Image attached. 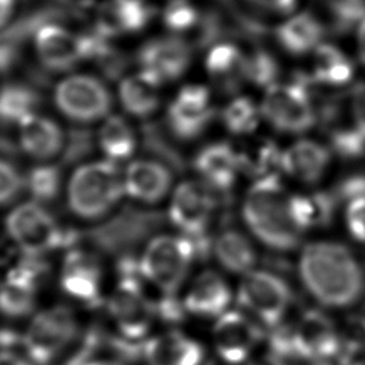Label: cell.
I'll return each mask as SVG.
<instances>
[{"label":"cell","mask_w":365,"mask_h":365,"mask_svg":"<svg viewBox=\"0 0 365 365\" xmlns=\"http://www.w3.org/2000/svg\"><path fill=\"white\" fill-rule=\"evenodd\" d=\"M97 141L104 158L113 163L130 160L137 150V135L133 127L117 114H110L103 120Z\"/></svg>","instance_id":"cell-32"},{"label":"cell","mask_w":365,"mask_h":365,"mask_svg":"<svg viewBox=\"0 0 365 365\" xmlns=\"http://www.w3.org/2000/svg\"><path fill=\"white\" fill-rule=\"evenodd\" d=\"M0 365H33L26 355H21L13 349H0Z\"/></svg>","instance_id":"cell-46"},{"label":"cell","mask_w":365,"mask_h":365,"mask_svg":"<svg viewBox=\"0 0 365 365\" xmlns=\"http://www.w3.org/2000/svg\"><path fill=\"white\" fill-rule=\"evenodd\" d=\"M345 222L349 234L359 242H365V197L346 202Z\"/></svg>","instance_id":"cell-41"},{"label":"cell","mask_w":365,"mask_h":365,"mask_svg":"<svg viewBox=\"0 0 365 365\" xmlns=\"http://www.w3.org/2000/svg\"><path fill=\"white\" fill-rule=\"evenodd\" d=\"M279 71V63L271 51L265 48H257L247 54L245 77L248 83L267 88L277 83Z\"/></svg>","instance_id":"cell-37"},{"label":"cell","mask_w":365,"mask_h":365,"mask_svg":"<svg viewBox=\"0 0 365 365\" xmlns=\"http://www.w3.org/2000/svg\"><path fill=\"white\" fill-rule=\"evenodd\" d=\"M24 187V178L9 161L0 158V205L11 202Z\"/></svg>","instance_id":"cell-40"},{"label":"cell","mask_w":365,"mask_h":365,"mask_svg":"<svg viewBox=\"0 0 365 365\" xmlns=\"http://www.w3.org/2000/svg\"><path fill=\"white\" fill-rule=\"evenodd\" d=\"M56 108L76 123L101 121L111 114L113 97L97 77L73 73L63 77L53 90Z\"/></svg>","instance_id":"cell-10"},{"label":"cell","mask_w":365,"mask_h":365,"mask_svg":"<svg viewBox=\"0 0 365 365\" xmlns=\"http://www.w3.org/2000/svg\"><path fill=\"white\" fill-rule=\"evenodd\" d=\"M356 50L359 61L365 66V19H362L356 27Z\"/></svg>","instance_id":"cell-47"},{"label":"cell","mask_w":365,"mask_h":365,"mask_svg":"<svg viewBox=\"0 0 365 365\" xmlns=\"http://www.w3.org/2000/svg\"><path fill=\"white\" fill-rule=\"evenodd\" d=\"M262 118L277 131L301 134L317 124L315 106L299 73L289 83L265 88L259 104Z\"/></svg>","instance_id":"cell-7"},{"label":"cell","mask_w":365,"mask_h":365,"mask_svg":"<svg viewBox=\"0 0 365 365\" xmlns=\"http://www.w3.org/2000/svg\"><path fill=\"white\" fill-rule=\"evenodd\" d=\"M297 269L304 289L324 308L348 311L365 301V258L341 241L308 242Z\"/></svg>","instance_id":"cell-1"},{"label":"cell","mask_w":365,"mask_h":365,"mask_svg":"<svg viewBox=\"0 0 365 365\" xmlns=\"http://www.w3.org/2000/svg\"><path fill=\"white\" fill-rule=\"evenodd\" d=\"M245 365H288L285 358L278 352L268 349L265 352L252 355V358Z\"/></svg>","instance_id":"cell-45"},{"label":"cell","mask_w":365,"mask_h":365,"mask_svg":"<svg viewBox=\"0 0 365 365\" xmlns=\"http://www.w3.org/2000/svg\"><path fill=\"white\" fill-rule=\"evenodd\" d=\"M351 365H365V356H362V358H358V359H354Z\"/></svg>","instance_id":"cell-50"},{"label":"cell","mask_w":365,"mask_h":365,"mask_svg":"<svg viewBox=\"0 0 365 365\" xmlns=\"http://www.w3.org/2000/svg\"><path fill=\"white\" fill-rule=\"evenodd\" d=\"M16 0H0V29L10 21Z\"/></svg>","instance_id":"cell-48"},{"label":"cell","mask_w":365,"mask_h":365,"mask_svg":"<svg viewBox=\"0 0 365 365\" xmlns=\"http://www.w3.org/2000/svg\"><path fill=\"white\" fill-rule=\"evenodd\" d=\"M240 151V150H238ZM282 150L272 140H259L240 151L241 173L251 175L254 180L274 175L281 170Z\"/></svg>","instance_id":"cell-34"},{"label":"cell","mask_w":365,"mask_h":365,"mask_svg":"<svg viewBox=\"0 0 365 365\" xmlns=\"http://www.w3.org/2000/svg\"><path fill=\"white\" fill-rule=\"evenodd\" d=\"M36 93L19 83L0 87V123L19 127L31 114L37 113Z\"/></svg>","instance_id":"cell-33"},{"label":"cell","mask_w":365,"mask_h":365,"mask_svg":"<svg viewBox=\"0 0 365 365\" xmlns=\"http://www.w3.org/2000/svg\"><path fill=\"white\" fill-rule=\"evenodd\" d=\"M181 299L188 315L217 319L228 311L232 291L221 274L207 269L195 275Z\"/></svg>","instance_id":"cell-19"},{"label":"cell","mask_w":365,"mask_h":365,"mask_svg":"<svg viewBox=\"0 0 365 365\" xmlns=\"http://www.w3.org/2000/svg\"><path fill=\"white\" fill-rule=\"evenodd\" d=\"M332 154L329 147L302 138L282 150L281 171L304 184H317L328 171Z\"/></svg>","instance_id":"cell-23"},{"label":"cell","mask_w":365,"mask_h":365,"mask_svg":"<svg viewBox=\"0 0 365 365\" xmlns=\"http://www.w3.org/2000/svg\"><path fill=\"white\" fill-rule=\"evenodd\" d=\"M125 197L123 173L117 163L107 158L77 167L67 184L68 210L81 220H98L107 215Z\"/></svg>","instance_id":"cell-3"},{"label":"cell","mask_w":365,"mask_h":365,"mask_svg":"<svg viewBox=\"0 0 365 365\" xmlns=\"http://www.w3.org/2000/svg\"><path fill=\"white\" fill-rule=\"evenodd\" d=\"M291 354L307 361H328L341 352L339 328L319 309L305 311L289 331Z\"/></svg>","instance_id":"cell-15"},{"label":"cell","mask_w":365,"mask_h":365,"mask_svg":"<svg viewBox=\"0 0 365 365\" xmlns=\"http://www.w3.org/2000/svg\"><path fill=\"white\" fill-rule=\"evenodd\" d=\"M247 54L228 41L214 44L204 60L208 77L225 93L237 91L245 81Z\"/></svg>","instance_id":"cell-27"},{"label":"cell","mask_w":365,"mask_h":365,"mask_svg":"<svg viewBox=\"0 0 365 365\" xmlns=\"http://www.w3.org/2000/svg\"><path fill=\"white\" fill-rule=\"evenodd\" d=\"M191 58L190 44L177 34L151 38L138 51L140 68L164 84L180 78L188 70Z\"/></svg>","instance_id":"cell-18"},{"label":"cell","mask_w":365,"mask_h":365,"mask_svg":"<svg viewBox=\"0 0 365 365\" xmlns=\"http://www.w3.org/2000/svg\"><path fill=\"white\" fill-rule=\"evenodd\" d=\"M80 322L64 305H51L31 315L21 335L24 355L33 365H53L80 338Z\"/></svg>","instance_id":"cell-4"},{"label":"cell","mask_w":365,"mask_h":365,"mask_svg":"<svg viewBox=\"0 0 365 365\" xmlns=\"http://www.w3.org/2000/svg\"><path fill=\"white\" fill-rule=\"evenodd\" d=\"M289 195L279 177L274 174L254 180L241 205L248 231L261 244L278 252L295 250L304 235L292 218Z\"/></svg>","instance_id":"cell-2"},{"label":"cell","mask_w":365,"mask_h":365,"mask_svg":"<svg viewBox=\"0 0 365 365\" xmlns=\"http://www.w3.org/2000/svg\"><path fill=\"white\" fill-rule=\"evenodd\" d=\"M254 6L275 14H289L295 10L298 0H247Z\"/></svg>","instance_id":"cell-44"},{"label":"cell","mask_w":365,"mask_h":365,"mask_svg":"<svg viewBox=\"0 0 365 365\" xmlns=\"http://www.w3.org/2000/svg\"><path fill=\"white\" fill-rule=\"evenodd\" d=\"M218 264L228 272L244 275L254 269L258 254L252 241L241 231L228 228L212 241V250Z\"/></svg>","instance_id":"cell-29"},{"label":"cell","mask_w":365,"mask_h":365,"mask_svg":"<svg viewBox=\"0 0 365 365\" xmlns=\"http://www.w3.org/2000/svg\"><path fill=\"white\" fill-rule=\"evenodd\" d=\"M103 34L83 36L58 24H46L34 34V51L40 63L53 71H68L83 60L100 56L106 46Z\"/></svg>","instance_id":"cell-11"},{"label":"cell","mask_w":365,"mask_h":365,"mask_svg":"<svg viewBox=\"0 0 365 365\" xmlns=\"http://www.w3.org/2000/svg\"><path fill=\"white\" fill-rule=\"evenodd\" d=\"M141 275H118L117 284L106 301L108 317L117 339L130 346L141 348L153 334L158 318L155 304L144 289Z\"/></svg>","instance_id":"cell-5"},{"label":"cell","mask_w":365,"mask_h":365,"mask_svg":"<svg viewBox=\"0 0 365 365\" xmlns=\"http://www.w3.org/2000/svg\"><path fill=\"white\" fill-rule=\"evenodd\" d=\"M194 167L200 180L212 191H228L241 173L240 151L224 141L211 143L198 151Z\"/></svg>","instance_id":"cell-21"},{"label":"cell","mask_w":365,"mask_h":365,"mask_svg":"<svg viewBox=\"0 0 365 365\" xmlns=\"http://www.w3.org/2000/svg\"><path fill=\"white\" fill-rule=\"evenodd\" d=\"M261 324L242 309H228L212 325V346L228 365L247 364L262 338Z\"/></svg>","instance_id":"cell-13"},{"label":"cell","mask_w":365,"mask_h":365,"mask_svg":"<svg viewBox=\"0 0 365 365\" xmlns=\"http://www.w3.org/2000/svg\"><path fill=\"white\" fill-rule=\"evenodd\" d=\"M123 182L125 197L144 204H155L170 194L173 177L164 164L140 158L128 163L123 173Z\"/></svg>","instance_id":"cell-22"},{"label":"cell","mask_w":365,"mask_h":365,"mask_svg":"<svg viewBox=\"0 0 365 365\" xmlns=\"http://www.w3.org/2000/svg\"><path fill=\"white\" fill-rule=\"evenodd\" d=\"M26 257L0 279V315L11 319L33 315L37 304L41 274L40 257Z\"/></svg>","instance_id":"cell-16"},{"label":"cell","mask_w":365,"mask_h":365,"mask_svg":"<svg viewBox=\"0 0 365 365\" xmlns=\"http://www.w3.org/2000/svg\"><path fill=\"white\" fill-rule=\"evenodd\" d=\"M163 86V81L140 68L138 71L125 76L118 83L117 98L127 114L144 118L158 108Z\"/></svg>","instance_id":"cell-24"},{"label":"cell","mask_w":365,"mask_h":365,"mask_svg":"<svg viewBox=\"0 0 365 365\" xmlns=\"http://www.w3.org/2000/svg\"><path fill=\"white\" fill-rule=\"evenodd\" d=\"M311 77L324 87L346 86L354 76V64L336 46L321 43L314 50Z\"/></svg>","instance_id":"cell-31"},{"label":"cell","mask_w":365,"mask_h":365,"mask_svg":"<svg viewBox=\"0 0 365 365\" xmlns=\"http://www.w3.org/2000/svg\"><path fill=\"white\" fill-rule=\"evenodd\" d=\"M151 11L143 0H107L97 14V31L107 38L143 30Z\"/></svg>","instance_id":"cell-25"},{"label":"cell","mask_w":365,"mask_h":365,"mask_svg":"<svg viewBox=\"0 0 365 365\" xmlns=\"http://www.w3.org/2000/svg\"><path fill=\"white\" fill-rule=\"evenodd\" d=\"M215 115L211 91L204 84L190 83L178 88L165 113L171 133L180 140L200 137Z\"/></svg>","instance_id":"cell-14"},{"label":"cell","mask_w":365,"mask_h":365,"mask_svg":"<svg viewBox=\"0 0 365 365\" xmlns=\"http://www.w3.org/2000/svg\"><path fill=\"white\" fill-rule=\"evenodd\" d=\"M24 187L37 202L51 201L61 188V173L53 164H38L33 167L24 178Z\"/></svg>","instance_id":"cell-36"},{"label":"cell","mask_w":365,"mask_h":365,"mask_svg":"<svg viewBox=\"0 0 365 365\" xmlns=\"http://www.w3.org/2000/svg\"><path fill=\"white\" fill-rule=\"evenodd\" d=\"M334 194L339 202H349L354 198L365 197V174L356 173L344 177L335 187Z\"/></svg>","instance_id":"cell-42"},{"label":"cell","mask_w":365,"mask_h":365,"mask_svg":"<svg viewBox=\"0 0 365 365\" xmlns=\"http://www.w3.org/2000/svg\"><path fill=\"white\" fill-rule=\"evenodd\" d=\"M341 351L355 359L365 356V315H355L346 319L339 328Z\"/></svg>","instance_id":"cell-39"},{"label":"cell","mask_w":365,"mask_h":365,"mask_svg":"<svg viewBox=\"0 0 365 365\" xmlns=\"http://www.w3.org/2000/svg\"><path fill=\"white\" fill-rule=\"evenodd\" d=\"M338 204L339 201L332 190L289 195L292 218L304 232L327 227L332 221Z\"/></svg>","instance_id":"cell-30"},{"label":"cell","mask_w":365,"mask_h":365,"mask_svg":"<svg viewBox=\"0 0 365 365\" xmlns=\"http://www.w3.org/2000/svg\"><path fill=\"white\" fill-rule=\"evenodd\" d=\"M194 242L182 234H161L144 247L138 262L143 279L160 294H177L198 258Z\"/></svg>","instance_id":"cell-6"},{"label":"cell","mask_w":365,"mask_h":365,"mask_svg":"<svg viewBox=\"0 0 365 365\" xmlns=\"http://www.w3.org/2000/svg\"><path fill=\"white\" fill-rule=\"evenodd\" d=\"M349 103L354 120L359 131L365 135V81L355 84L349 90Z\"/></svg>","instance_id":"cell-43"},{"label":"cell","mask_w":365,"mask_h":365,"mask_svg":"<svg viewBox=\"0 0 365 365\" xmlns=\"http://www.w3.org/2000/svg\"><path fill=\"white\" fill-rule=\"evenodd\" d=\"M237 301L244 312L262 327H278L292 302L289 285L275 272L251 269L242 275L237 288Z\"/></svg>","instance_id":"cell-9"},{"label":"cell","mask_w":365,"mask_h":365,"mask_svg":"<svg viewBox=\"0 0 365 365\" xmlns=\"http://www.w3.org/2000/svg\"><path fill=\"white\" fill-rule=\"evenodd\" d=\"M19 144L31 158L46 161L56 157L64 144L60 125L50 117L31 114L19 127Z\"/></svg>","instance_id":"cell-26"},{"label":"cell","mask_w":365,"mask_h":365,"mask_svg":"<svg viewBox=\"0 0 365 365\" xmlns=\"http://www.w3.org/2000/svg\"><path fill=\"white\" fill-rule=\"evenodd\" d=\"M140 355L145 365H202L204 348L195 338L171 329L147 338Z\"/></svg>","instance_id":"cell-20"},{"label":"cell","mask_w":365,"mask_h":365,"mask_svg":"<svg viewBox=\"0 0 365 365\" xmlns=\"http://www.w3.org/2000/svg\"><path fill=\"white\" fill-rule=\"evenodd\" d=\"M259 106L248 96H237L231 98L221 111V123L235 135H247L255 131L261 120Z\"/></svg>","instance_id":"cell-35"},{"label":"cell","mask_w":365,"mask_h":365,"mask_svg":"<svg viewBox=\"0 0 365 365\" xmlns=\"http://www.w3.org/2000/svg\"><path fill=\"white\" fill-rule=\"evenodd\" d=\"M81 365H125L118 359H106V358H91L83 362Z\"/></svg>","instance_id":"cell-49"},{"label":"cell","mask_w":365,"mask_h":365,"mask_svg":"<svg viewBox=\"0 0 365 365\" xmlns=\"http://www.w3.org/2000/svg\"><path fill=\"white\" fill-rule=\"evenodd\" d=\"M60 288L71 299L94 307L103 301V271L97 259L80 250H71L63 259Z\"/></svg>","instance_id":"cell-17"},{"label":"cell","mask_w":365,"mask_h":365,"mask_svg":"<svg viewBox=\"0 0 365 365\" xmlns=\"http://www.w3.org/2000/svg\"><path fill=\"white\" fill-rule=\"evenodd\" d=\"M277 43L292 56L314 51L325 36V26L309 11L298 13L275 29Z\"/></svg>","instance_id":"cell-28"},{"label":"cell","mask_w":365,"mask_h":365,"mask_svg":"<svg viewBox=\"0 0 365 365\" xmlns=\"http://www.w3.org/2000/svg\"><path fill=\"white\" fill-rule=\"evenodd\" d=\"M198 17L197 9L188 0H171L163 11L164 26L177 36L191 30L198 23Z\"/></svg>","instance_id":"cell-38"},{"label":"cell","mask_w":365,"mask_h":365,"mask_svg":"<svg viewBox=\"0 0 365 365\" xmlns=\"http://www.w3.org/2000/svg\"><path fill=\"white\" fill-rule=\"evenodd\" d=\"M214 192L201 180H185L171 190L168 218L180 234L188 238L207 235L217 205Z\"/></svg>","instance_id":"cell-12"},{"label":"cell","mask_w":365,"mask_h":365,"mask_svg":"<svg viewBox=\"0 0 365 365\" xmlns=\"http://www.w3.org/2000/svg\"><path fill=\"white\" fill-rule=\"evenodd\" d=\"M4 228L11 242L24 255L43 257L68 242L54 217L34 200L16 205L7 214Z\"/></svg>","instance_id":"cell-8"}]
</instances>
